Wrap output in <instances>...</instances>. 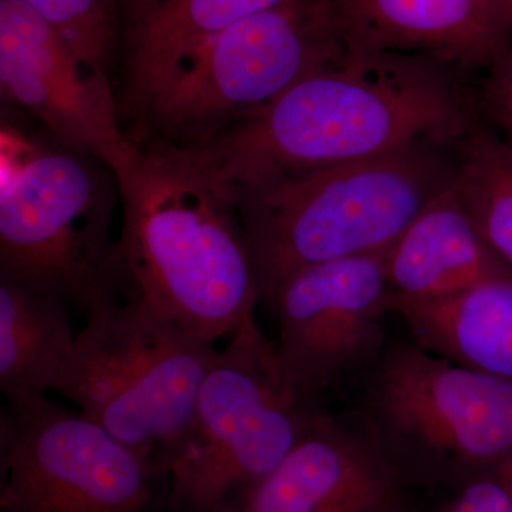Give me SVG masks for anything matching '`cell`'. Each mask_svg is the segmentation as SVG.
<instances>
[{
	"label": "cell",
	"instance_id": "cell-23",
	"mask_svg": "<svg viewBox=\"0 0 512 512\" xmlns=\"http://www.w3.org/2000/svg\"><path fill=\"white\" fill-rule=\"evenodd\" d=\"M382 512H421L417 510L414 505L410 504L409 501L404 500L402 503L393 505V507L387 508V510H384Z\"/></svg>",
	"mask_w": 512,
	"mask_h": 512
},
{
	"label": "cell",
	"instance_id": "cell-15",
	"mask_svg": "<svg viewBox=\"0 0 512 512\" xmlns=\"http://www.w3.org/2000/svg\"><path fill=\"white\" fill-rule=\"evenodd\" d=\"M299 0H153L124 20L121 120L134 126L171 74L195 50L255 13Z\"/></svg>",
	"mask_w": 512,
	"mask_h": 512
},
{
	"label": "cell",
	"instance_id": "cell-9",
	"mask_svg": "<svg viewBox=\"0 0 512 512\" xmlns=\"http://www.w3.org/2000/svg\"><path fill=\"white\" fill-rule=\"evenodd\" d=\"M2 512H151L163 468L45 393L6 397Z\"/></svg>",
	"mask_w": 512,
	"mask_h": 512
},
{
	"label": "cell",
	"instance_id": "cell-4",
	"mask_svg": "<svg viewBox=\"0 0 512 512\" xmlns=\"http://www.w3.org/2000/svg\"><path fill=\"white\" fill-rule=\"evenodd\" d=\"M117 202L109 165L3 126L0 278L59 296L86 318L123 302L126 275L111 237Z\"/></svg>",
	"mask_w": 512,
	"mask_h": 512
},
{
	"label": "cell",
	"instance_id": "cell-5",
	"mask_svg": "<svg viewBox=\"0 0 512 512\" xmlns=\"http://www.w3.org/2000/svg\"><path fill=\"white\" fill-rule=\"evenodd\" d=\"M343 420L407 488L453 494L512 458V383L389 340L353 384Z\"/></svg>",
	"mask_w": 512,
	"mask_h": 512
},
{
	"label": "cell",
	"instance_id": "cell-6",
	"mask_svg": "<svg viewBox=\"0 0 512 512\" xmlns=\"http://www.w3.org/2000/svg\"><path fill=\"white\" fill-rule=\"evenodd\" d=\"M205 376L191 424L168 461L177 512H224L274 470L326 412L293 382L251 316Z\"/></svg>",
	"mask_w": 512,
	"mask_h": 512
},
{
	"label": "cell",
	"instance_id": "cell-3",
	"mask_svg": "<svg viewBox=\"0 0 512 512\" xmlns=\"http://www.w3.org/2000/svg\"><path fill=\"white\" fill-rule=\"evenodd\" d=\"M433 148L234 184L261 301L303 268L386 251L453 180Z\"/></svg>",
	"mask_w": 512,
	"mask_h": 512
},
{
	"label": "cell",
	"instance_id": "cell-14",
	"mask_svg": "<svg viewBox=\"0 0 512 512\" xmlns=\"http://www.w3.org/2000/svg\"><path fill=\"white\" fill-rule=\"evenodd\" d=\"M384 266L390 305L433 301L490 279L512 278V268L485 242L453 180L387 248Z\"/></svg>",
	"mask_w": 512,
	"mask_h": 512
},
{
	"label": "cell",
	"instance_id": "cell-17",
	"mask_svg": "<svg viewBox=\"0 0 512 512\" xmlns=\"http://www.w3.org/2000/svg\"><path fill=\"white\" fill-rule=\"evenodd\" d=\"M69 303L0 278V389L6 397L59 393L76 348Z\"/></svg>",
	"mask_w": 512,
	"mask_h": 512
},
{
	"label": "cell",
	"instance_id": "cell-24",
	"mask_svg": "<svg viewBox=\"0 0 512 512\" xmlns=\"http://www.w3.org/2000/svg\"><path fill=\"white\" fill-rule=\"evenodd\" d=\"M511 2H512V0H511Z\"/></svg>",
	"mask_w": 512,
	"mask_h": 512
},
{
	"label": "cell",
	"instance_id": "cell-11",
	"mask_svg": "<svg viewBox=\"0 0 512 512\" xmlns=\"http://www.w3.org/2000/svg\"><path fill=\"white\" fill-rule=\"evenodd\" d=\"M0 93L62 146L124 173L140 154L111 80L86 66L22 0H0Z\"/></svg>",
	"mask_w": 512,
	"mask_h": 512
},
{
	"label": "cell",
	"instance_id": "cell-22",
	"mask_svg": "<svg viewBox=\"0 0 512 512\" xmlns=\"http://www.w3.org/2000/svg\"><path fill=\"white\" fill-rule=\"evenodd\" d=\"M121 10H123V15L128 16L134 15L138 10L146 8L148 3L153 2V0H119Z\"/></svg>",
	"mask_w": 512,
	"mask_h": 512
},
{
	"label": "cell",
	"instance_id": "cell-13",
	"mask_svg": "<svg viewBox=\"0 0 512 512\" xmlns=\"http://www.w3.org/2000/svg\"><path fill=\"white\" fill-rule=\"evenodd\" d=\"M406 490L365 437L326 410L224 512H382L407 500Z\"/></svg>",
	"mask_w": 512,
	"mask_h": 512
},
{
	"label": "cell",
	"instance_id": "cell-8",
	"mask_svg": "<svg viewBox=\"0 0 512 512\" xmlns=\"http://www.w3.org/2000/svg\"><path fill=\"white\" fill-rule=\"evenodd\" d=\"M329 0H299L255 13L212 37L178 66L130 137L204 144L265 109L305 77L348 53Z\"/></svg>",
	"mask_w": 512,
	"mask_h": 512
},
{
	"label": "cell",
	"instance_id": "cell-12",
	"mask_svg": "<svg viewBox=\"0 0 512 512\" xmlns=\"http://www.w3.org/2000/svg\"><path fill=\"white\" fill-rule=\"evenodd\" d=\"M349 52L487 72L512 47L511 0H329Z\"/></svg>",
	"mask_w": 512,
	"mask_h": 512
},
{
	"label": "cell",
	"instance_id": "cell-7",
	"mask_svg": "<svg viewBox=\"0 0 512 512\" xmlns=\"http://www.w3.org/2000/svg\"><path fill=\"white\" fill-rule=\"evenodd\" d=\"M217 355L214 343L126 299L87 318L59 393L167 474Z\"/></svg>",
	"mask_w": 512,
	"mask_h": 512
},
{
	"label": "cell",
	"instance_id": "cell-10",
	"mask_svg": "<svg viewBox=\"0 0 512 512\" xmlns=\"http://www.w3.org/2000/svg\"><path fill=\"white\" fill-rule=\"evenodd\" d=\"M386 251L303 268L268 302L278 319L275 345L285 369L320 403L352 387L389 342L383 326L384 315L392 313Z\"/></svg>",
	"mask_w": 512,
	"mask_h": 512
},
{
	"label": "cell",
	"instance_id": "cell-19",
	"mask_svg": "<svg viewBox=\"0 0 512 512\" xmlns=\"http://www.w3.org/2000/svg\"><path fill=\"white\" fill-rule=\"evenodd\" d=\"M63 37L89 69L111 80L123 49L119 0H22Z\"/></svg>",
	"mask_w": 512,
	"mask_h": 512
},
{
	"label": "cell",
	"instance_id": "cell-18",
	"mask_svg": "<svg viewBox=\"0 0 512 512\" xmlns=\"http://www.w3.org/2000/svg\"><path fill=\"white\" fill-rule=\"evenodd\" d=\"M456 146L458 194L485 242L512 268V146L477 121Z\"/></svg>",
	"mask_w": 512,
	"mask_h": 512
},
{
	"label": "cell",
	"instance_id": "cell-21",
	"mask_svg": "<svg viewBox=\"0 0 512 512\" xmlns=\"http://www.w3.org/2000/svg\"><path fill=\"white\" fill-rule=\"evenodd\" d=\"M481 103L491 128L512 146V47L485 72Z\"/></svg>",
	"mask_w": 512,
	"mask_h": 512
},
{
	"label": "cell",
	"instance_id": "cell-1",
	"mask_svg": "<svg viewBox=\"0 0 512 512\" xmlns=\"http://www.w3.org/2000/svg\"><path fill=\"white\" fill-rule=\"evenodd\" d=\"M453 76L419 57L348 52L204 144L238 187L456 146L473 119Z\"/></svg>",
	"mask_w": 512,
	"mask_h": 512
},
{
	"label": "cell",
	"instance_id": "cell-20",
	"mask_svg": "<svg viewBox=\"0 0 512 512\" xmlns=\"http://www.w3.org/2000/svg\"><path fill=\"white\" fill-rule=\"evenodd\" d=\"M439 512H512V458L471 477Z\"/></svg>",
	"mask_w": 512,
	"mask_h": 512
},
{
	"label": "cell",
	"instance_id": "cell-2",
	"mask_svg": "<svg viewBox=\"0 0 512 512\" xmlns=\"http://www.w3.org/2000/svg\"><path fill=\"white\" fill-rule=\"evenodd\" d=\"M117 180L126 299L212 343L254 316L261 292L237 188L208 144L147 138Z\"/></svg>",
	"mask_w": 512,
	"mask_h": 512
},
{
	"label": "cell",
	"instance_id": "cell-16",
	"mask_svg": "<svg viewBox=\"0 0 512 512\" xmlns=\"http://www.w3.org/2000/svg\"><path fill=\"white\" fill-rule=\"evenodd\" d=\"M413 342L456 365L512 383V278L424 302L390 305Z\"/></svg>",
	"mask_w": 512,
	"mask_h": 512
}]
</instances>
